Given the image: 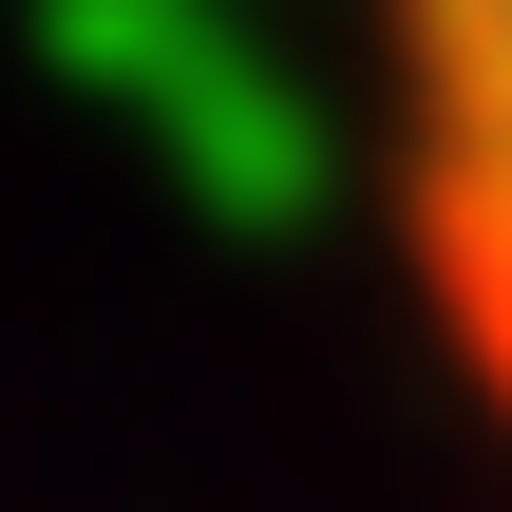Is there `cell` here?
I'll use <instances>...</instances> for the list:
<instances>
[{
    "mask_svg": "<svg viewBox=\"0 0 512 512\" xmlns=\"http://www.w3.org/2000/svg\"><path fill=\"white\" fill-rule=\"evenodd\" d=\"M380 152H399V266L512 418V0H380Z\"/></svg>",
    "mask_w": 512,
    "mask_h": 512,
    "instance_id": "obj_1",
    "label": "cell"
}]
</instances>
